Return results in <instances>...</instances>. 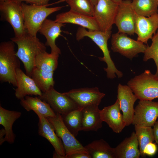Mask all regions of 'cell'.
I'll use <instances>...</instances> for the list:
<instances>
[{
	"label": "cell",
	"instance_id": "obj_1",
	"mask_svg": "<svg viewBox=\"0 0 158 158\" xmlns=\"http://www.w3.org/2000/svg\"><path fill=\"white\" fill-rule=\"evenodd\" d=\"M111 30L103 31L100 30H87L86 28L80 27L77 30L76 39L79 41L87 37L90 38L99 47L103 54V56L99 57L101 61L105 62L107 68H104L106 72L108 78L113 79L116 77V74L118 78L123 76L122 73L118 70L112 60L110 55V51L108 47V41L110 38L111 33Z\"/></svg>",
	"mask_w": 158,
	"mask_h": 158
},
{
	"label": "cell",
	"instance_id": "obj_2",
	"mask_svg": "<svg viewBox=\"0 0 158 158\" xmlns=\"http://www.w3.org/2000/svg\"><path fill=\"white\" fill-rule=\"evenodd\" d=\"M11 40L17 44L16 54L23 63L26 74L30 77L35 67V58L38 53L46 50V46L37 37L31 36L28 32L22 37H14Z\"/></svg>",
	"mask_w": 158,
	"mask_h": 158
},
{
	"label": "cell",
	"instance_id": "obj_3",
	"mask_svg": "<svg viewBox=\"0 0 158 158\" xmlns=\"http://www.w3.org/2000/svg\"><path fill=\"white\" fill-rule=\"evenodd\" d=\"M14 43L12 41L0 44V80L17 87L16 72L20 68V59L16 56Z\"/></svg>",
	"mask_w": 158,
	"mask_h": 158
},
{
	"label": "cell",
	"instance_id": "obj_4",
	"mask_svg": "<svg viewBox=\"0 0 158 158\" xmlns=\"http://www.w3.org/2000/svg\"><path fill=\"white\" fill-rule=\"evenodd\" d=\"M47 5H28L23 2L21 4L24 26L28 33L37 37L42 25L51 14L61 9L63 6L47 7Z\"/></svg>",
	"mask_w": 158,
	"mask_h": 158
},
{
	"label": "cell",
	"instance_id": "obj_5",
	"mask_svg": "<svg viewBox=\"0 0 158 158\" xmlns=\"http://www.w3.org/2000/svg\"><path fill=\"white\" fill-rule=\"evenodd\" d=\"M127 85L138 99L150 100L158 98V75L145 70L130 79Z\"/></svg>",
	"mask_w": 158,
	"mask_h": 158
},
{
	"label": "cell",
	"instance_id": "obj_6",
	"mask_svg": "<svg viewBox=\"0 0 158 158\" xmlns=\"http://www.w3.org/2000/svg\"><path fill=\"white\" fill-rule=\"evenodd\" d=\"M21 4L13 0H0L1 19L10 23L14 30L15 37L18 38L27 32L24 26Z\"/></svg>",
	"mask_w": 158,
	"mask_h": 158
},
{
	"label": "cell",
	"instance_id": "obj_7",
	"mask_svg": "<svg viewBox=\"0 0 158 158\" xmlns=\"http://www.w3.org/2000/svg\"><path fill=\"white\" fill-rule=\"evenodd\" d=\"M56 114L55 117L46 118L53 125L57 135L62 141L65 150L66 158V156L75 153H88L85 147L66 127L61 115Z\"/></svg>",
	"mask_w": 158,
	"mask_h": 158
},
{
	"label": "cell",
	"instance_id": "obj_8",
	"mask_svg": "<svg viewBox=\"0 0 158 158\" xmlns=\"http://www.w3.org/2000/svg\"><path fill=\"white\" fill-rule=\"evenodd\" d=\"M148 46L124 33L118 32L112 35L111 49L130 59L139 53H144Z\"/></svg>",
	"mask_w": 158,
	"mask_h": 158
},
{
	"label": "cell",
	"instance_id": "obj_9",
	"mask_svg": "<svg viewBox=\"0 0 158 158\" xmlns=\"http://www.w3.org/2000/svg\"><path fill=\"white\" fill-rule=\"evenodd\" d=\"M118 4L111 0H98L94 6L93 17L100 30H111L114 24Z\"/></svg>",
	"mask_w": 158,
	"mask_h": 158
},
{
	"label": "cell",
	"instance_id": "obj_10",
	"mask_svg": "<svg viewBox=\"0 0 158 158\" xmlns=\"http://www.w3.org/2000/svg\"><path fill=\"white\" fill-rule=\"evenodd\" d=\"M158 118V102L140 100L135 109L132 124L152 127Z\"/></svg>",
	"mask_w": 158,
	"mask_h": 158
},
{
	"label": "cell",
	"instance_id": "obj_11",
	"mask_svg": "<svg viewBox=\"0 0 158 158\" xmlns=\"http://www.w3.org/2000/svg\"><path fill=\"white\" fill-rule=\"evenodd\" d=\"M38 97L47 103L56 114L61 115L79 108L70 98L63 93L58 92L54 87Z\"/></svg>",
	"mask_w": 158,
	"mask_h": 158
},
{
	"label": "cell",
	"instance_id": "obj_12",
	"mask_svg": "<svg viewBox=\"0 0 158 158\" xmlns=\"http://www.w3.org/2000/svg\"><path fill=\"white\" fill-rule=\"evenodd\" d=\"M130 0H123L118 4L114 24L119 32L128 35L135 33V13L131 5Z\"/></svg>",
	"mask_w": 158,
	"mask_h": 158
},
{
	"label": "cell",
	"instance_id": "obj_13",
	"mask_svg": "<svg viewBox=\"0 0 158 158\" xmlns=\"http://www.w3.org/2000/svg\"><path fill=\"white\" fill-rule=\"evenodd\" d=\"M70 98L79 108L92 104L99 105L105 94L97 87L83 88L71 90L63 93Z\"/></svg>",
	"mask_w": 158,
	"mask_h": 158
},
{
	"label": "cell",
	"instance_id": "obj_14",
	"mask_svg": "<svg viewBox=\"0 0 158 158\" xmlns=\"http://www.w3.org/2000/svg\"><path fill=\"white\" fill-rule=\"evenodd\" d=\"M138 98L128 85L119 84L117 87V99L126 126L132 124L135 109L134 104Z\"/></svg>",
	"mask_w": 158,
	"mask_h": 158
},
{
	"label": "cell",
	"instance_id": "obj_15",
	"mask_svg": "<svg viewBox=\"0 0 158 158\" xmlns=\"http://www.w3.org/2000/svg\"><path fill=\"white\" fill-rule=\"evenodd\" d=\"M158 29V13L149 17L136 15L135 33L138 35L137 40L147 44Z\"/></svg>",
	"mask_w": 158,
	"mask_h": 158
},
{
	"label": "cell",
	"instance_id": "obj_16",
	"mask_svg": "<svg viewBox=\"0 0 158 158\" xmlns=\"http://www.w3.org/2000/svg\"><path fill=\"white\" fill-rule=\"evenodd\" d=\"M37 115L39 118L38 134L46 139L50 142L57 154L63 158H66V153L63 142L56 134L53 125L47 118L40 115Z\"/></svg>",
	"mask_w": 158,
	"mask_h": 158
},
{
	"label": "cell",
	"instance_id": "obj_17",
	"mask_svg": "<svg viewBox=\"0 0 158 158\" xmlns=\"http://www.w3.org/2000/svg\"><path fill=\"white\" fill-rule=\"evenodd\" d=\"M16 77L17 82L15 95L17 98L21 99L29 95L41 96L42 92L33 79L25 73L20 68L16 69Z\"/></svg>",
	"mask_w": 158,
	"mask_h": 158
},
{
	"label": "cell",
	"instance_id": "obj_18",
	"mask_svg": "<svg viewBox=\"0 0 158 158\" xmlns=\"http://www.w3.org/2000/svg\"><path fill=\"white\" fill-rule=\"evenodd\" d=\"M118 99L113 105L104 107L100 110V115L103 121L106 122L115 133H121L126 126Z\"/></svg>",
	"mask_w": 158,
	"mask_h": 158
},
{
	"label": "cell",
	"instance_id": "obj_19",
	"mask_svg": "<svg viewBox=\"0 0 158 158\" xmlns=\"http://www.w3.org/2000/svg\"><path fill=\"white\" fill-rule=\"evenodd\" d=\"M54 20L62 24L70 23L78 25L90 30H100L93 17L71 10L58 14L56 16Z\"/></svg>",
	"mask_w": 158,
	"mask_h": 158
},
{
	"label": "cell",
	"instance_id": "obj_20",
	"mask_svg": "<svg viewBox=\"0 0 158 158\" xmlns=\"http://www.w3.org/2000/svg\"><path fill=\"white\" fill-rule=\"evenodd\" d=\"M64 26V24L56 22L55 20L46 18L44 21L38 31L44 35L46 39L45 44L51 49V53L61 54L60 49L56 46V39L61 35L62 27Z\"/></svg>",
	"mask_w": 158,
	"mask_h": 158
},
{
	"label": "cell",
	"instance_id": "obj_21",
	"mask_svg": "<svg viewBox=\"0 0 158 158\" xmlns=\"http://www.w3.org/2000/svg\"><path fill=\"white\" fill-rule=\"evenodd\" d=\"M98 105L92 104L82 108L80 131H97L102 126Z\"/></svg>",
	"mask_w": 158,
	"mask_h": 158
},
{
	"label": "cell",
	"instance_id": "obj_22",
	"mask_svg": "<svg viewBox=\"0 0 158 158\" xmlns=\"http://www.w3.org/2000/svg\"><path fill=\"white\" fill-rule=\"evenodd\" d=\"M139 143L135 132L114 148L115 158H139L141 156Z\"/></svg>",
	"mask_w": 158,
	"mask_h": 158
},
{
	"label": "cell",
	"instance_id": "obj_23",
	"mask_svg": "<svg viewBox=\"0 0 158 158\" xmlns=\"http://www.w3.org/2000/svg\"><path fill=\"white\" fill-rule=\"evenodd\" d=\"M21 105L28 111H33L37 115L45 117H54L56 114L46 102L38 97L26 96L20 100Z\"/></svg>",
	"mask_w": 158,
	"mask_h": 158
},
{
	"label": "cell",
	"instance_id": "obj_24",
	"mask_svg": "<svg viewBox=\"0 0 158 158\" xmlns=\"http://www.w3.org/2000/svg\"><path fill=\"white\" fill-rule=\"evenodd\" d=\"M21 115L20 112L8 110L0 106V124L4 127L5 130V141L10 144L13 143L15 138L12 129L13 124Z\"/></svg>",
	"mask_w": 158,
	"mask_h": 158
},
{
	"label": "cell",
	"instance_id": "obj_25",
	"mask_svg": "<svg viewBox=\"0 0 158 158\" xmlns=\"http://www.w3.org/2000/svg\"><path fill=\"white\" fill-rule=\"evenodd\" d=\"M84 147L91 158H115L114 148L103 139L94 140Z\"/></svg>",
	"mask_w": 158,
	"mask_h": 158
},
{
	"label": "cell",
	"instance_id": "obj_26",
	"mask_svg": "<svg viewBox=\"0 0 158 158\" xmlns=\"http://www.w3.org/2000/svg\"><path fill=\"white\" fill-rule=\"evenodd\" d=\"M59 54L48 53L44 51L38 53L35 59V67L47 72H54L58 66Z\"/></svg>",
	"mask_w": 158,
	"mask_h": 158
},
{
	"label": "cell",
	"instance_id": "obj_27",
	"mask_svg": "<svg viewBox=\"0 0 158 158\" xmlns=\"http://www.w3.org/2000/svg\"><path fill=\"white\" fill-rule=\"evenodd\" d=\"M54 72H49L40 70L35 67L30 77L42 92H45L54 87L55 82L53 78Z\"/></svg>",
	"mask_w": 158,
	"mask_h": 158
},
{
	"label": "cell",
	"instance_id": "obj_28",
	"mask_svg": "<svg viewBox=\"0 0 158 158\" xmlns=\"http://www.w3.org/2000/svg\"><path fill=\"white\" fill-rule=\"evenodd\" d=\"M131 5L138 15L149 17L158 13V0H133Z\"/></svg>",
	"mask_w": 158,
	"mask_h": 158
},
{
	"label": "cell",
	"instance_id": "obj_29",
	"mask_svg": "<svg viewBox=\"0 0 158 158\" xmlns=\"http://www.w3.org/2000/svg\"><path fill=\"white\" fill-rule=\"evenodd\" d=\"M61 116L66 127L75 137H76L80 131L82 109L79 108Z\"/></svg>",
	"mask_w": 158,
	"mask_h": 158
},
{
	"label": "cell",
	"instance_id": "obj_30",
	"mask_svg": "<svg viewBox=\"0 0 158 158\" xmlns=\"http://www.w3.org/2000/svg\"><path fill=\"white\" fill-rule=\"evenodd\" d=\"M135 130L141 156L145 157V155L143 152L145 147L149 143L154 140L153 129L151 127L135 125Z\"/></svg>",
	"mask_w": 158,
	"mask_h": 158
},
{
	"label": "cell",
	"instance_id": "obj_31",
	"mask_svg": "<svg viewBox=\"0 0 158 158\" xmlns=\"http://www.w3.org/2000/svg\"><path fill=\"white\" fill-rule=\"evenodd\" d=\"M63 1L69 5L70 10L93 17L94 6L90 0H61L57 3Z\"/></svg>",
	"mask_w": 158,
	"mask_h": 158
},
{
	"label": "cell",
	"instance_id": "obj_32",
	"mask_svg": "<svg viewBox=\"0 0 158 158\" xmlns=\"http://www.w3.org/2000/svg\"><path fill=\"white\" fill-rule=\"evenodd\" d=\"M152 43L150 46H147L144 53L143 61H146L152 59L155 63L157 70L155 74L158 75V29L152 38Z\"/></svg>",
	"mask_w": 158,
	"mask_h": 158
},
{
	"label": "cell",
	"instance_id": "obj_33",
	"mask_svg": "<svg viewBox=\"0 0 158 158\" xmlns=\"http://www.w3.org/2000/svg\"><path fill=\"white\" fill-rule=\"evenodd\" d=\"M157 150L156 145L152 142L148 144L145 147L144 150L145 155L152 156L155 154Z\"/></svg>",
	"mask_w": 158,
	"mask_h": 158
},
{
	"label": "cell",
	"instance_id": "obj_34",
	"mask_svg": "<svg viewBox=\"0 0 158 158\" xmlns=\"http://www.w3.org/2000/svg\"><path fill=\"white\" fill-rule=\"evenodd\" d=\"M18 3L21 4L23 1L30 4L38 5H47L48 6L50 0H13Z\"/></svg>",
	"mask_w": 158,
	"mask_h": 158
},
{
	"label": "cell",
	"instance_id": "obj_35",
	"mask_svg": "<svg viewBox=\"0 0 158 158\" xmlns=\"http://www.w3.org/2000/svg\"><path fill=\"white\" fill-rule=\"evenodd\" d=\"M66 158H91L88 153L78 152L73 153L66 157Z\"/></svg>",
	"mask_w": 158,
	"mask_h": 158
},
{
	"label": "cell",
	"instance_id": "obj_36",
	"mask_svg": "<svg viewBox=\"0 0 158 158\" xmlns=\"http://www.w3.org/2000/svg\"><path fill=\"white\" fill-rule=\"evenodd\" d=\"M153 131L154 140L158 145V122L156 121L153 126Z\"/></svg>",
	"mask_w": 158,
	"mask_h": 158
},
{
	"label": "cell",
	"instance_id": "obj_37",
	"mask_svg": "<svg viewBox=\"0 0 158 158\" xmlns=\"http://www.w3.org/2000/svg\"><path fill=\"white\" fill-rule=\"evenodd\" d=\"M6 132L4 128H1L0 130V145H1L5 142L4 137V136L5 135Z\"/></svg>",
	"mask_w": 158,
	"mask_h": 158
},
{
	"label": "cell",
	"instance_id": "obj_38",
	"mask_svg": "<svg viewBox=\"0 0 158 158\" xmlns=\"http://www.w3.org/2000/svg\"><path fill=\"white\" fill-rule=\"evenodd\" d=\"M98 0H90L92 4L95 6Z\"/></svg>",
	"mask_w": 158,
	"mask_h": 158
},
{
	"label": "cell",
	"instance_id": "obj_39",
	"mask_svg": "<svg viewBox=\"0 0 158 158\" xmlns=\"http://www.w3.org/2000/svg\"><path fill=\"white\" fill-rule=\"evenodd\" d=\"M114 2L118 4H120L123 0H111Z\"/></svg>",
	"mask_w": 158,
	"mask_h": 158
},
{
	"label": "cell",
	"instance_id": "obj_40",
	"mask_svg": "<svg viewBox=\"0 0 158 158\" xmlns=\"http://www.w3.org/2000/svg\"><path fill=\"white\" fill-rule=\"evenodd\" d=\"M157 121L158 122V120Z\"/></svg>",
	"mask_w": 158,
	"mask_h": 158
},
{
	"label": "cell",
	"instance_id": "obj_41",
	"mask_svg": "<svg viewBox=\"0 0 158 158\" xmlns=\"http://www.w3.org/2000/svg\"></svg>",
	"mask_w": 158,
	"mask_h": 158
}]
</instances>
